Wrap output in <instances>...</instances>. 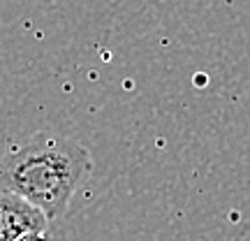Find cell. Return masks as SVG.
I'll list each match as a JSON object with an SVG mask.
<instances>
[{"label":"cell","mask_w":250,"mask_h":241,"mask_svg":"<svg viewBox=\"0 0 250 241\" xmlns=\"http://www.w3.org/2000/svg\"><path fill=\"white\" fill-rule=\"evenodd\" d=\"M90 170L93 158L83 144L42 130L0 158V188L21 195L58 223Z\"/></svg>","instance_id":"1"},{"label":"cell","mask_w":250,"mask_h":241,"mask_svg":"<svg viewBox=\"0 0 250 241\" xmlns=\"http://www.w3.org/2000/svg\"><path fill=\"white\" fill-rule=\"evenodd\" d=\"M49 218L21 195L0 188V241H19L26 234H49Z\"/></svg>","instance_id":"2"},{"label":"cell","mask_w":250,"mask_h":241,"mask_svg":"<svg viewBox=\"0 0 250 241\" xmlns=\"http://www.w3.org/2000/svg\"><path fill=\"white\" fill-rule=\"evenodd\" d=\"M19 241H49V234H42V232H37V234H26V237H21Z\"/></svg>","instance_id":"3"}]
</instances>
